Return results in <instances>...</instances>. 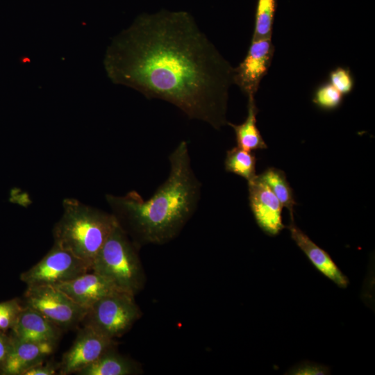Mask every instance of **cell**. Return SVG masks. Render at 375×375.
Here are the masks:
<instances>
[{
    "mask_svg": "<svg viewBox=\"0 0 375 375\" xmlns=\"http://www.w3.org/2000/svg\"><path fill=\"white\" fill-rule=\"evenodd\" d=\"M248 190L249 206L257 224L267 235H278L285 228L278 199L258 175L248 181Z\"/></svg>",
    "mask_w": 375,
    "mask_h": 375,
    "instance_id": "cell-10",
    "label": "cell"
},
{
    "mask_svg": "<svg viewBox=\"0 0 375 375\" xmlns=\"http://www.w3.org/2000/svg\"><path fill=\"white\" fill-rule=\"evenodd\" d=\"M285 374L326 375L330 374L328 367L315 362L305 360L292 367Z\"/></svg>",
    "mask_w": 375,
    "mask_h": 375,
    "instance_id": "cell-23",
    "label": "cell"
},
{
    "mask_svg": "<svg viewBox=\"0 0 375 375\" xmlns=\"http://www.w3.org/2000/svg\"><path fill=\"white\" fill-rule=\"evenodd\" d=\"M92 271L90 264L53 243L49 252L35 265L21 274L27 287L56 285Z\"/></svg>",
    "mask_w": 375,
    "mask_h": 375,
    "instance_id": "cell-7",
    "label": "cell"
},
{
    "mask_svg": "<svg viewBox=\"0 0 375 375\" xmlns=\"http://www.w3.org/2000/svg\"><path fill=\"white\" fill-rule=\"evenodd\" d=\"M24 305L37 310L62 330L76 327L88 312L87 308L51 285L27 287Z\"/></svg>",
    "mask_w": 375,
    "mask_h": 375,
    "instance_id": "cell-6",
    "label": "cell"
},
{
    "mask_svg": "<svg viewBox=\"0 0 375 375\" xmlns=\"http://www.w3.org/2000/svg\"><path fill=\"white\" fill-rule=\"evenodd\" d=\"M343 97L329 82H324L315 90L312 102L318 108L331 111L341 106Z\"/></svg>",
    "mask_w": 375,
    "mask_h": 375,
    "instance_id": "cell-20",
    "label": "cell"
},
{
    "mask_svg": "<svg viewBox=\"0 0 375 375\" xmlns=\"http://www.w3.org/2000/svg\"><path fill=\"white\" fill-rule=\"evenodd\" d=\"M256 107L254 96L248 97L247 116L244 122L240 124L228 122L235 134L237 147L249 151L267 148L260 131L256 125Z\"/></svg>",
    "mask_w": 375,
    "mask_h": 375,
    "instance_id": "cell-16",
    "label": "cell"
},
{
    "mask_svg": "<svg viewBox=\"0 0 375 375\" xmlns=\"http://www.w3.org/2000/svg\"><path fill=\"white\" fill-rule=\"evenodd\" d=\"M11 339L10 350L0 367V372L3 375H23L28 369L44 362L53 351L56 345Z\"/></svg>",
    "mask_w": 375,
    "mask_h": 375,
    "instance_id": "cell-13",
    "label": "cell"
},
{
    "mask_svg": "<svg viewBox=\"0 0 375 375\" xmlns=\"http://www.w3.org/2000/svg\"><path fill=\"white\" fill-rule=\"evenodd\" d=\"M137 246L117 223L96 256L92 270L135 296L145 283Z\"/></svg>",
    "mask_w": 375,
    "mask_h": 375,
    "instance_id": "cell-4",
    "label": "cell"
},
{
    "mask_svg": "<svg viewBox=\"0 0 375 375\" xmlns=\"http://www.w3.org/2000/svg\"><path fill=\"white\" fill-rule=\"evenodd\" d=\"M103 63L115 84L166 101L216 129L228 124L233 68L187 12L140 16L113 39Z\"/></svg>",
    "mask_w": 375,
    "mask_h": 375,
    "instance_id": "cell-1",
    "label": "cell"
},
{
    "mask_svg": "<svg viewBox=\"0 0 375 375\" xmlns=\"http://www.w3.org/2000/svg\"><path fill=\"white\" fill-rule=\"evenodd\" d=\"M328 82L343 96L349 94L354 87V80L350 69L342 67L329 73Z\"/></svg>",
    "mask_w": 375,
    "mask_h": 375,
    "instance_id": "cell-22",
    "label": "cell"
},
{
    "mask_svg": "<svg viewBox=\"0 0 375 375\" xmlns=\"http://www.w3.org/2000/svg\"><path fill=\"white\" fill-rule=\"evenodd\" d=\"M258 176L272 191L282 207L289 210L290 220H294V206L297 203L285 172L279 169L269 167Z\"/></svg>",
    "mask_w": 375,
    "mask_h": 375,
    "instance_id": "cell-17",
    "label": "cell"
},
{
    "mask_svg": "<svg viewBox=\"0 0 375 375\" xmlns=\"http://www.w3.org/2000/svg\"><path fill=\"white\" fill-rule=\"evenodd\" d=\"M56 367L51 364H43V362L26 370L23 375H54Z\"/></svg>",
    "mask_w": 375,
    "mask_h": 375,
    "instance_id": "cell-24",
    "label": "cell"
},
{
    "mask_svg": "<svg viewBox=\"0 0 375 375\" xmlns=\"http://www.w3.org/2000/svg\"><path fill=\"white\" fill-rule=\"evenodd\" d=\"M276 0H258L252 38H272Z\"/></svg>",
    "mask_w": 375,
    "mask_h": 375,
    "instance_id": "cell-19",
    "label": "cell"
},
{
    "mask_svg": "<svg viewBox=\"0 0 375 375\" xmlns=\"http://www.w3.org/2000/svg\"><path fill=\"white\" fill-rule=\"evenodd\" d=\"M12 345L10 336L0 331V367L5 361Z\"/></svg>",
    "mask_w": 375,
    "mask_h": 375,
    "instance_id": "cell-25",
    "label": "cell"
},
{
    "mask_svg": "<svg viewBox=\"0 0 375 375\" xmlns=\"http://www.w3.org/2000/svg\"><path fill=\"white\" fill-rule=\"evenodd\" d=\"M167 180L149 199L135 191L123 196L106 194L117 223L134 242L162 244L174 239L193 215L201 183L192 167L188 143L181 142L169 156Z\"/></svg>",
    "mask_w": 375,
    "mask_h": 375,
    "instance_id": "cell-2",
    "label": "cell"
},
{
    "mask_svg": "<svg viewBox=\"0 0 375 375\" xmlns=\"http://www.w3.org/2000/svg\"><path fill=\"white\" fill-rule=\"evenodd\" d=\"M24 305L17 299L0 302V331H10L22 311Z\"/></svg>",
    "mask_w": 375,
    "mask_h": 375,
    "instance_id": "cell-21",
    "label": "cell"
},
{
    "mask_svg": "<svg viewBox=\"0 0 375 375\" xmlns=\"http://www.w3.org/2000/svg\"><path fill=\"white\" fill-rule=\"evenodd\" d=\"M288 228L292 239L319 272L341 288L348 286L349 281L347 277L338 268L330 255L298 228L294 220H290Z\"/></svg>",
    "mask_w": 375,
    "mask_h": 375,
    "instance_id": "cell-14",
    "label": "cell"
},
{
    "mask_svg": "<svg viewBox=\"0 0 375 375\" xmlns=\"http://www.w3.org/2000/svg\"><path fill=\"white\" fill-rule=\"evenodd\" d=\"M256 158L252 151L235 147L226 152L224 160L225 169L237 174L248 181L252 180L256 174Z\"/></svg>",
    "mask_w": 375,
    "mask_h": 375,
    "instance_id": "cell-18",
    "label": "cell"
},
{
    "mask_svg": "<svg viewBox=\"0 0 375 375\" xmlns=\"http://www.w3.org/2000/svg\"><path fill=\"white\" fill-rule=\"evenodd\" d=\"M62 331L39 312L24 305L10 336L20 341L56 344Z\"/></svg>",
    "mask_w": 375,
    "mask_h": 375,
    "instance_id": "cell-12",
    "label": "cell"
},
{
    "mask_svg": "<svg viewBox=\"0 0 375 375\" xmlns=\"http://www.w3.org/2000/svg\"><path fill=\"white\" fill-rule=\"evenodd\" d=\"M274 47L272 38H252L246 56L233 68V83L247 97L254 96L272 60Z\"/></svg>",
    "mask_w": 375,
    "mask_h": 375,
    "instance_id": "cell-9",
    "label": "cell"
},
{
    "mask_svg": "<svg viewBox=\"0 0 375 375\" xmlns=\"http://www.w3.org/2000/svg\"><path fill=\"white\" fill-rule=\"evenodd\" d=\"M62 208L63 213L53 228V243L92 266L117 222L112 214L76 199H64Z\"/></svg>",
    "mask_w": 375,
    "mask_h": 375,
    "instance_id": "cell-3",
    "label": "cell"
},
{
    "mask_svg": "<svg viewBox=\"0 0 375 375\" xmlns=\"http://www.w3.org/2000/svg\"><path fill=\"white\" fill-rule=\"evenodd\" d=\"M140 372V368L135 362L119 354L115 349H112L79 371L77 374L133 375Z\"/></svg>",
    "mask_w": 375,
    "mask_h": 375,
    "instance_id": "cell-15",
    "label": "cell"
},
{
    "mask_svg": "<svg viewBox=\"0 0 375 375\" xmlns=\"http://www.w3.org/2000/svg\"><path fill=\"white\" fill-rule=\"evenodd\" d=\"M134 295L119 292L105 297L88 310L82 323L116 339L128 332L141 317Z\"/></svg>",
    "mask_w": 375,
    "mask_h": 375,
    "instance_id": "cell-5",
    "label": "cell"
},
{
    "mask_svg": "<svg viewBox=\"0 0 375 375\" xmlns=\"http://www.w3.org/2000/svg\"><path fill=\"white\" fill-rule=\"evenodd\" d=\"M55 286L88 310L105 297L124 292L110 281L92 270Z\"/></svg>",
    "mask_w": 375,
    "mask_h": 375,
    "instance_id": "cell-11",
    "label": "cell"
},
{
    "mask_svg": "<svg viewBox=\"0 0 375 375\" xmlns=\"http://www.w3.org/2000/svg\"><path fill=\"white\" fill-rule=\"evenodd\" d=\"M115 339L110 338L90 326L79 330L72 347L58 364L59 374H77L107 351L115 349Z\"/></svg>",
    "mask_w": 375,
    "mask_h": 375,
    "instance_id": "cell-8",
    "label": "cell"
}]
</instances>
